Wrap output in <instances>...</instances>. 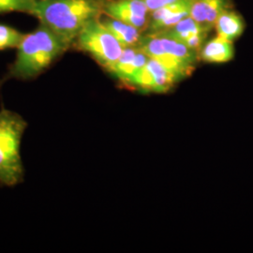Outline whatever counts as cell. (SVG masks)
I'll return each mask as SVG.
<instances>
[{
    "label": "cell",
    "instance_id": "cell-6",
    "mask_svg": "<svg viewBox=\"0 0 253 253\" xmlns=\"http://www.w3.org/2000/svg\"><path fill=\"white\" fill-rule=\"evenodd\" d=\"M103 14L136 27L144 33L150 10L142 0H105Z\"/></svg>",
    "mask_w": 253,
    "mask_h": 253
},
{
    "label": "cell",
    "instance_id": "cell-16",
    "mask_svg": "<svg viewBox=\"0 0 253 253\" xmlns=\"http://www.w3.org/2000/svg\"><path fill=\"white\" fill-rule=\"evenodd\" d=\"M145 3V5L147 6V8L151 11L156 10V9H160L162 7H164L166 5H169L171 3H173L177 0H142Z\"/></svg>",
    "mask_w": 253,
    "mask_h": 253
},
{
    "label": "cell",
    "instance_id": "cell-10",
    "mask_svg": "<svg viewBox=\"0 0 253 253\" xmlns=\"http://www.w3.org/2000/svg\"><path fill=\"white\" fill-rule=\"evenodd\" d=\"M231 7L232 0H193L190 16L210 32L218 15Z\"/></svg>",
    "mask_w": 253,
    "mask_h": 253
},
{
    "label": "cell",
    "instance_id": "cell-9",
    "mask_svg": "<svg viewBox=\"0 0 253 253\" xmlns=\"http://www.w3.org/2000/svg\"><path fill=\"white\" fill-rule=\"evenodd\" d=\"M148 59L149 57L137 46L126 47L109 73L121 84H126L138 71L145 67Z\"/></svg>",
    "mask_w": 253,
    "mask_h": 253
},
{
    "label": "cell",
    "instance_id": "cell-7",
    "mask_svg": "<svg viewBox=\"0 0 253 253\" xmlns=\"http://www.w3.org/2000/svg\"><path fill=\"white\" fill-rule=\"evenodd\" d=\"M193 0H177L150 12L147 27L143 34H153L174 26L190 16Z\"/></svg>",
    "mask_w": 253,
    "mask_h": 253
},
{
    "label": "cell",
    "instance_id": "cell-14",
    "mask_svg": "<svg viewBox=\"0 0 253 253\" xmlns=\"http://www.w3.org/2000/svg\"><path fill=\"white\" fill-rule=\"evenodd\" d=\"M25 35L13 27L0 24V51L18 48Z\"/></svg>",
    "mask_w": 253,
    "mask_h": 253
},
{
    "label": "cell",
    "instance_id": "cell-1",
    "mask_svg": "<svg viewBox=\"0 0 253 253\" xmlns=\"http://www.w3.org/2000/svg\"><path fill=\"white\" fill-rule=\"evenodd\" d=\"M104 1L39 0L31 15L71 46L84 27L103 15Z\"/></svg>",
    "mask_w": 253,
    "mask_h": 253
},
{
    "label": "cell",
    "instance_id": "cell-15",
    "mask_svg": "<svg viewBox=\"0 0 253 253\" xmlns=\"http://www.w3.org/2000/svg\"><path fill=\"white\" fill-rule=\"evenodd\" d=\"M39 0H0V13L4 12H26L32 14Z\"/></svg>",
    "mask_w": 253,
    "mask_h": 253
},
{
    "label": "cell",
    "instance_id": "cell-2",
    "mask_svg": "<svg viewBox=\"0 0 253 253\" xmlns=\"http://www.w3.org/2000/svg\"><path fill=\"white\" fill-rule=\"evenodd\" d=\"M70 46L48 27L40 25L26 34L18 46L10 75L21 80L37 77L64 54Z\"/></svg>",
    "mask_w": 253,
    "mask_h": 253
},
{
    "label": "cell",
    "instance_id": "cell-4",
    "mask_svg": "<svg viewBox=\"0 0 253 253\" xmlns=\"http://www.w3.org/2000/svg\"><path fill=\"white\" fill-rule=\"evenodd\" d=\"M74 43L79 50L90 54L108 72L124 50V47L103 25L100 18L92 21L84 27Z\"/></svg>",
    "mask_w": 253,
    "mask_h": 253
},
{
    "label": "cell",
    "instance_id": "cell-5",
    "mask_svg": "<svg viewBox=\"0 0 253 253\" xmlns=\"http://www.w3.org/2000/svg\"><path fill=\"white\" fill-rule=\"evenodd\" d=\"M179 82L162 64L149 58L145 67L138 71L125 85L143 93H167Z\"/></svg>",
    "mask_w": 253,
    "mask_h": 253
},
{
    "label": "cell",
    "instance_id": "cell-11",
    "mask_svg": "<svg viewBox=\"0 0 253 253\" xmlns=\"http://www.w3.org/2000/svg\"><path fill=\"white\" fill-rule=\"evenodd\" d=\"M233 42L217 36L206 42L199 52V59L208 63H226L234 58Z\"/></svg>",
    "mask_w": 253,
    "mask_h": 253
},
{
    "label": "cell",
    "instance_id": "cell-8",
    "mask_svg": "<svg viewBox=\"0 0 253 253\" xmlns=\"http://www.w3.org/2000/svg\"><path fill=\"white\" fill-rule=\"evenodd\" d=\"M208 33L209 31L205 27L201 26L194 19L188 16L174 26L153 34H161L172 38L199 53L202 47L206 43Z\"/></svg>",
    "mask_w": 253,
    "mask_h": 253
},
{
    "label": "cell",
    "instance_id": "cell-12",
    "mask_svg": "<svg viewBox=\"0 0 253 253\" xmlns=\"http://www.w3.org/2000/svg\"><path fill=\"white\" fill-rule=\"evenodd\" d=\"M214 27L216 28L217 36L234 42L244 32V20L234 10L225 9L218 15Z\"/></svg>",
    "mask_w": 253,
    "mask_h": 253
},
{
    "label": "cell",
    "instance_id": "cell-3",
    "mask_svg": "<svg viewBox=\"0 0 253 253\" xmlns=\"http://www.w3.org/2000/svg\"><path fill=\"white\" fill-rule=\"evenodd\" d=\"M27 122L9 110L0 111V183L15 186L23 179L24 168L20 154Z\"/></svg>",
    "mask_w": 253,
    "mask_h": 253
},
{
    "label": "cell",
    "instance_id": "cell-13",
    "mask_svg": "<svg viewBox=\"0 0 253 253\" xmlns=\"http://www.w3.org/2000/svg\"><path fill=\"white\" fill-rule=\"evenodd\" d=\"M100 20L124 48L138 45L143 35L142 31L138 28L108 16L106 18H100Z\"/></svg>",
    "mask_w": 253,
    "mask_h": 253
}]
</instances>
